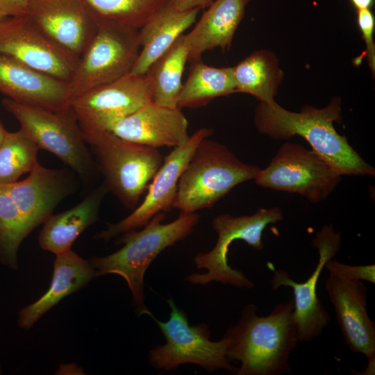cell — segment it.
I'll return each instance as SVG.
<instances>
[{"label":"cell","mask_w":375,"mask_h":375,"mask_svg":"<svg viewBox=\"0 0 375 375\" xmlns=\"http://www.w3.org/2000/svg\"><path fill=\"white\" fill-rule=\"evenodd\" d=\"M341 99L333 97L322 108L305 106L299 112L288 110L275 101L258 103L254 112L256 130L274 140L304 138L342 175H375V169L340 135L334 122H341Z\"/></svg>","instance_id":"1"},{"label":"cell","mask_w":375,"mask_h":375,"mask_svg":"<svg viewBox=\"0 0 375 375\" xmlns=\"http://www.w3.org/2000/svg\"><path fill=\"white\" fill-rule=\"evenodd\" d=\"M293 299L259 316L253 303L245 305L238 324L224 335L226 356L238 360L237 375L291 374L290 356L299 342L293 317Z\"/></svg>","instance_id":"2"},{"label":"cell","mask_w":375,"mask_h":375,"mask_svg":"<svg viewBox=\"0 0 375 375\" xmlns=\"http://www.w3.org/2000/svg\"><path fill=\"white\" fill-rule=\"evenodd\" d=\"M165 212L153 216L141 231L123 233L117 242L124 244L116 252L103 257L92 256L89 262L97 276L115 274L126 281L132 303L138 316L151 312L144 304V276L151 262L166 248L189 235L199 222L195 212H181L177 219L162 224Z\"/></svg>","instance_id":"3"},{"label":"cell","mask_w":375,"mask_h":375,"mask_svg":"<svg viewBox=\"0 0 375 375\" xmlns=\"http://www.w3.org/2000/svg\"><path fill=\"white\" fill-rule=\"evenodd\" d=\"M79 125L108 191L133 210L163 157L157 149L124 140L110 131Z\"/></svg>","instance_id":"4"},{"label":"cell","mask_w":375,"mask_h":375,"mask_svg":"<svg viewBox=\"0 0 375 375\" xmlns=\"http://www.w3.org/2000/svg\"><path fill=\"white\" fill-rule=\"evenodd\" d=\"M207 138L197 145L179 178L172 207L181 212L211 208L236 185L254 179L260 169Z\"/></svg>","instance_id":"5"},{"label":"cell","mask_w":375,"mask_h":375,"mask_svg":"<svg viewBox=\"0 0 375 375\" xmlns=\"http://www.w3.org/2000/svg\"><path fill=\"white\" fill-rule=\"evenodd\" d=\"M1 103L40 149L56 156L85 185L96 181L98 167L71 106L52 110L22 104L9 98L3 99Z\"/></svg>","instance_id":"6"},{"label":"cell","mask_w":375,"mask_h":375,"mask_svg":"<svg viewBox=\"0 0 375 375\" xmlns=\"http://www.w3.org/2000/svg\"><path fill=\"white\" fill-rule=\"evenodd\" d=\"M283 218V212L277 207L260 208L251 215H217L212 221L217 235L215 247L208 252L197 253L194 258L198 269L207 271L204 274H191L185 280L194 285H206L216 281L238 288L252 289L254 283L242 272L228 265L229 247L235 240H243L254 249L262 250L264 230L269 224Z\"/></svg>","instance_id":"7"},{"label":"cell","mask_w":375,"mask_h":375,"mask_svg":"<svg viewBox=\"0 0 375 375\" xmlns=\"http://www.w3.org/2000/svg\"><path fill=\"white\" fill-rule=\"evenodd\" d=\"M140 49L138 28L110 22L100 23L67 83L69 102L130 73Z\"/></svg>","instance_id":"8"},{"label":"cell","mask_w":375,"mask_h":375,"mask_svg":"<svg viewBox=\"0 0 375 375\" xmlns=\"http://www.w3.org/2000/svg\"><path fill=\"white\" fill-rule=\"evenodd\" d=\"M171 309L169 318L161 322L153 314L165 338V344L158 345L149 353V362L153 367L168 372L180 365L192 363L208 372L226 369L236 373L226 356V343L223 338L212 341L208 326L203 323L190 326L185 314L175 304L172 298L167 299Z\"/></svg>","instance_id":"9"},{"label":"cell","mask_w":375,"mask_h":375,"mask_svg":"<svg viewBox=\"0 0 375 375\" xmlns=\"http://www.w3.org/2000/svg\"><path fill=\"white\" fill-rule=\"evenodd\" d=\"M341 178L338 171L312 149L286 142L253 180L261 187L297 193L318 203L332 193Z\"/></svg>","instance_id":"10"},{"label":"cell","mask_w":375,"mask_h":375,"mask_svg":"<svg viewBox=\"0 0 375 375\" xmlns=\"http://www.w3.org/2000/svg\"><path fill=\"white\" fill-rule=\"evenodd\" d=\"M212 130H197L183 144L174 149L163 158V162L151 180L142 202L124 219L96 234L97 240L108 241L112 238L144 226L156 215L173 208L179 178L199 142L209 137Z\"/></svg>","instance_id":"11"},{"label":"cell","mask_w":375,"mask_h":375,"mask_svg":"<svg viewBox=\"0 0 375 375\" xmlns=\"http://www.w3.org/2000/svg\"><path fill=\"white\" fill-rule=\"evenodd\" d=\"M341 244V234L332 225L324 226L316 234L312 245L317 249V264L306 281L297 283L285 269L275 270L271 280L272 290L290 287L294 294L293 317L299 342H310L319 337L331 319V316L317 297V286L327 261L334 258Z\"/></svg>","instance_id":"12"},{"label":"cell","mask_w":375,"mask_h":375,"mask_svg":"<svg viewBox=\"0 0 375 375\" xmlns=\"http://www.w3.org/2000/svg\"><path fill=\"white\" fill-rule=\"evenodd\" d=\"M152 102L146 74L128 73L72 100L70 106L80 124L108 130L142 106Z\"/></svg>","instance_id":"13"},{"label":"cell","mask_w":375,"mask_h":375,"mask_svg":"<svg viewBox=\"0 0 375 375\" xmlns=\"http://www.w3.org/2000/svg\"><path fill=\"white\" fill-rule=\"evenodd\" d=\"M0 53L67 83L78 61L44 36L27 15L0 21Z\"/></svg>","instance_id":"14"},{"label":"cell","mask_w":375,"mask_h":375,"mask_svg":"<svg viewBox=\"0 0 375 375\" xmlns=\"http://www.w3.org/2000/svg\"><path fill=\"white\" fill-rule=\"evenodd\" d=\"M26 15L44 36L78 60L99 27L81 0H30Z\"/></svg>","instance_id":"15"},{"label":"cell","mask_w":375,"mask_h":375,"mask_svg":"<svg viewBox=\"0 0 375 375\" xmlns=\"http://www.w3.org/2000/svg\"><path fill=\"white\" fill-rule=\"evenodd\" d=\"M325 287L345 344L351 351L365 355L368 366L374 367L375 324L367 310V288L361 281L332 273Z\"/></svg>","instance_id":"16"},{"label":"cell","mask_w":375,"mask_h":375,"mask_svg":"<svg viewBox=\"0 0 375 375\" xmlns=\"http://www.w3.org/2000/svg\"><path fill=\"white\" fill-rule=\"evenodd\" d=\"M74 174L67 169H49L38 162L27 178L3 186L32 232L52 215L62 199L76 190L78 180Z\"/></svg>","instance_id":"17"},{"label":"cell","mask_w":375,"mask_h":375,"mask_svg":"<svg viewBox=\"0 0 375 375\" xmlns=\"http://www.w3.org/2000/svg\"><path fill=\"white\" fill-rule=\"evenodd\" d=\"M188 121L181 109L150 102L115 124L110 131L141 145L177 147L189 139Z\"/></svg>","instance_id":"18"},{"label":"cell","mask_w":375,"mask_h":375,"mask_svg":"<svg viewBox=\"0 0 375 375\" xmlns=\"http://www.w3.org/2000/svg\"><path fill=\"white\" fill-rule=\"evenodd\" d=\"M0 92L22 104L59 110L70 106L67 82L0 53Z\"/></svg>","instance_id":"19"},{"label":"cell","mask_w":375,"mask_h":375,"mask_svg":"<svg viewBox=\"0 0 375 375\" xmlns=\"http://www.w3.org/2000/svg\"><path fill=\"white\" fill-rule=\"evenodd\" d=\"M252 0H214L193 29L185 35L189 46L188 61L201 60L208 50L230 49L246 6Z\"/></svg>","instance_id":"20"},{"label":"cell","mask_w":375,"mask_h":375,"mask_svg":"<svg viewBox=\"0 0 375 375\" xmlns=\"http://www.w3.org/2000/svg\"><path fill=\"white\" fill-rule=\"evenodd\" d=\"M96 276V272L89 261L73 251L56 255L49 290L36 301L19 310V326L26 330L31 328L61 299L83 288Z\"/></svg>","instance_id":"21"},{"label":"cell","mask_w":375,"mask_h":375,"mask_svg":"<svg viewBox=\"0 0 375 375\" xmlns=\"http://www.w3.org/2000/svg\"><path fill=\"white\" fill-rule=\"evenodd\" d=\"M199 10H179L169 1L159 9L140 28L142 49L131 73L145 74L150 66L193 24Z\"/></svg>","instance_id":"22"},{"label":"cell","mask_w":375,"mask_h":375,"mask_svg":"<svg viewBox=\"0 0 375 375\" xmlns=\"http://www.w3.org/2000/svg\"><path fill=\"white\" fill-rule=\"evenodd\" d=\"M108 189L103 182L74 207L51 215L38 236L40 247L56 255L71 250L76 239L99 218L101 202Z\"/></svg>","instance_id":"23"},{"label":"cell","mask_w":375,"mask_h":375,"mask_svg":"<svg viewBox=\"0 0 375 375\" xmlns=\"http://www.w3.org/2000/svg\"><path fill=\"white\" fill-rule=\"evenodd\" d=\"M236 92L252 95L271 103L282 83L284 73L276 54L269 50L253 51L233 67Z\"/></svg>","instance_id":"24"},{"label":"cell","mask_w":375,"mask_h":375,"mask_svg":"<svg viewBox=\"0 0 375 375\" xmlns=\"http://www.w3.org/2000/svg\"><path fill=\"white\" fill-rule=\"evenodd\" d=\"M188 55L189 46L183 34L148 69L145 74L150 83L153 103L177 108Z\"/></svg>","instance_id":"25"},{"label":"cell","mask_w":375,"mask_h":375,"mask_svg":"<svg viewBox=\"0 0 375 375\" xmlns=\"http://www.w3.org/2000/svg\"><path fill=\"white\" fill-rule=\"evenodd\" d=\"M188 76L177 99V108H197L236 92L231 67H215L198 60L190 62Z\"/></svg>","instance_id":"26"},{"label":"cell","mask_w":375,"mask_h":375,"mask_svg":"<svg viewBox=\"0 0 375 375\" xmlns=\"http://www.w3.org/2000/svg\"><path fill=\"white\" fill-rule=\"evenodd\" d=\"M98 24L140 28L169 0H81Z\"/></svg>","instance_id":"27"},{"label":"cell","mask_w":375,"mask_h":375,"mask_svg":"<svg viewBox=\"0 0 375 375\" xmlns=\"http://www.w3.org/2000/svg\"><path fill=\"white\" fill-rule=\"evenodd\" d=\"M39 149L22 128L15 132L7 131L0 145V186L13 183L31 172L38 162Z\"/></svg>","instance_id":"28"},{"label":"cell","mask_w":375,"mask_h":375,"mask_svg":"<svg viewBox=\"0 0 375 375\" xmlns=\"http://www.w3.org/2000/svg\"><path fill=\"white\" fill-rule=\"evenodd\" d=\"M31 233L22 214L3 186H0V260L17 268V251Z\"/></svg>","instance_id":"29"},{"label":"cell","mask_w":375,"mask_h":375,"mask_svg":"<svg viewBox=\"0 0 375 375\" xmlns=\"http://www.w3.org/2000/svg\"><path fill=\"white\" fill-rule=\"evenodd\" d=\"M357 24L365 43V51L355 60V62L359 60L358 64L364 57H366L374 76L375 72V44L374 42L375 19L370 9L357 10Z\"/></svg>","instance_id":"30"},{"label":"cell","mask_w":375,"mask_h":375,"mask_svg":"<svg viewBox=\"0 0 375 375\" xmlns=\"http://www.w3.org/2000/svg\"><path fill=\"white\" fill-rule=\"evenodd\" d=\"M324 268L329 272L347 279L366 281L375 283V265H350L331 259Z\"/></svg>","instance_id":"31"},{"label":"cell","mask_w":375,"mask_h":375,"mask_svg":"<svg viewBox=\"0 0 375 375\" xmlns=\"http://www.w3.org/2000/svg\"><path fill=\"white\" fill-rule=\"evenodd\" d=\"M30 0H0V12L6 17L27 15Z\"/></svg>","instance_id":"32"},{"label":"cell","mask_w":375,"mask_h":375,"mask_svg":"<svg viewBox=\"0 0 375 375\" xmlns=\"http://www.w3.org/2000/svg\"><path fill=\"white\" fill-rule=\"evenodd\" d=\"M214 0H169L173 7L179 10H199L208 8Z\"/></svg>","instance_id":"33"},{"label":"cell","mask_w":375,"mask_h":375,"mask_svg":"<svg viewBox=\"0 0 375 375\" xmlns=\"http://www.w3.org/2000/svg\"><path fill=\"white\" fill-rule=\"evenodd\" d=\"M374 0H350L351 3L356 10L370 9Z\"/></svg>","instance_id":"34"},{"label":"cell","mask_w":375,"mask_h":375,"mask_svg":"<svg viewBox=\"0 0 375 375\" xmlns=\"http://www.w3.org/2000/svg\"><path fill=\"white\" fill-rule=\"evenodd\" d=\"M6 133H7V131L5 129L3 125L2 124L1 122L0 121V145H1V142H3Z\"/></svg>","instance_id":"35"},{"label":"cell","mask_w":375,"mask_h":375,"mask_svg":"<svg viewBox=\"0 0 375 375\" xmlns=\"http://www.w3.org/2000/svg\"><path fill=\"white\" fill-rule=\"evenodd\" d=\"M6 17L5 15H3L1 12H0V21L3 19V18Z\"/></svg>","instance_id":"36"},{"label":"cell","mask_w":375,"mask_h":375,"mask_svg":"<svg viewBox=\"0 0 375 375\" xmlns=\"http://www.w3.org/2000/svg\"><path fill=\"white\" fill-rule=\"evenodd\" d=\"M1 374V367H0V374Z\"/></svg>","instance_id":"37"}]
</instances>
